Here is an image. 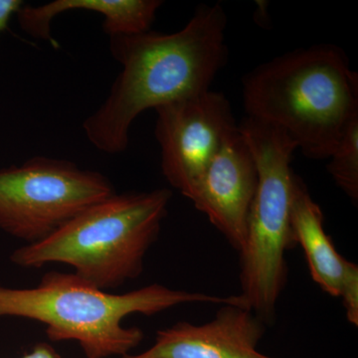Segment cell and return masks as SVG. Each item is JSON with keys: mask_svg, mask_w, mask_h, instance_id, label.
Returning a JSON list of instances; mask_svg holds the SVG:
<instances>
[{"mask_svg": "<svg viewBox=\"0 0 358 358\" xmlns=\"http://www.w3.org/2000/svg\"><path fill=\"white\" fill-rule=\"evenodd\" d=\"M227 18L220 4L201 6L176 33L152 31L110 37L122 66L105 103L83 129L90 143L109 155L128 148L134 120L150 109L209 91L227 61Z\"/></svg>", "mask_w": 358, "mask_h": 358, "instance_id": "cell-1", "label": "cell"}, {"mask_svg": "<svg viewBox=\"0 0 358 358\" xmlns=\"http://www.w3.org/2000/svg\"><path fill=\"white\" fill-rule=\"evenodd\" d=\"M243 102L247 117L286 131L306 157L327 159L358 119V76L338 47L317 45L250 72Z\"/></svg>", "mask_w": 358, "mask_h": 358, "instance_id": "cell-2", "label": "cell"}, {"mask_svg": "<svg viewBox=\"0 0 358 358\" xmlns=\"http://www.w3.org/2000/svg\"><path fill=\"white\" fill-rule=\"evenodd\" d=\"M185 303H235L237 294L214 296L152 284L124 294L103 291L68 273H46L32 289L0 287V317L41 322L52 341H76L87 358L124 357L140 345L143 333L124 327L133 313L152 317Z\"/></svg>", "mask_w": 358, "mask_h": 358, "instance_id": "cell-3", "label": "cell"}, {"mask_svg": "<svg viewBox=\"0 0 358 358\" xmlns=\"http://www.w3.org/2000/svg\"><path fill=\"white\" fill-rule=\"evenodd\" d=\"M171 197L166 188L115 192L44 241L14 250L10 261L23 268L66 264L96 288H120L143 274L145 255L159 238Z\"/></svg>", "mask_w": 358, "mask_h": 358, "instance_id": "cell-4", "label": "cell"}, {"mask_svg": "<svg viewBox=\"0 0 358 358\" xmlns=\"http://www.w3.org/2000/svg\"><path fill=\"white\" fill-rule=\"evenodd\" d=\"M255 159L258 185L240 252L238 294L266 326L273 324L288 281L286 254L294 248L291 208L296 176L291 167L296 143L286 131L253 117L238 124Z\"/></svg>", "mask_w": 358, "mask_h": 358, "instance_id": "cell-5", "label": "cell"}, {"mask_svg": "<svg viewBox=\"0 0 358 358\" xmlns=\"http://www.w3.org/2000/svg\"><path fill=\"white\" fill-rule=\"evenodd\" d=\"M115 193L99 171L34 157L0 171V230L26 245L39 243Z\"/></svg>", "mask_w": 358, "mask_h": 358, "instance_id": "cell-6", "label": "cell"}, {"mask_svg": "<svg viewBox=\"0 0 358 358\" xmlns=\"http://www.w3.org/2000/svg\"><path fill=\"white\" fill-rule=\"evenodd\" d=\"M167 182L185 196L238 129L229 101L211 90L155 109Z\"/></svg>", "mask_w": 358, "mask_h": 358, "instance_id": "cell-7", "label": "cell"}, {"mask_svg": "<svg viewBox=\"0 0 358 358\" xmlns=\"http://www.w3.org/2000/svg\"><path fill=\"white\" fill-rule=\"evenodd\" d=\"M257 185L255 159L237 129L185 196L240 253Z\"/></svg>", "mask_w": 358, "mask_h": 358, "instance_id": "cell-8", "label": "cell"}, {"mask_svg": "<svg viewBox=\"0 0 358 358\" xmlns=\"http://www.w3.org/2000/svg\"><path fill=\"white\" fill-rule=\"evenodd\" d=\"M266 324L249 308L224 303L203 324L178 322L162 329L138 358H274L259 352Z\"/></svg>", "mask_w": 358, "mask_h": 358, "instance_id": "cell-9", "label": "cell"}, {"mask_svg": "<svg viewBox=\"0 0 358 358\" xmlns=\"http://www.w3.org/2000/svg\"><path fill=\"white\" fill-rule=\"evenodd\" d=\"M294 243L300 245L313 281L324 293L339 298L346 319L358 326V266L338 253L324 226V214L307 186L296 176L291 208Z\"/></svg>", "mask_w": 358, "mask_h": 358, "instance_id": "cell-10", "label": "cell"}, {"mask_svg": "<svg viewBox=\"0 0 358 358\" xmlns=\"http://www.w3.org/2000/svg\"><path fill=\"white\" fill-rule=\"evenodd\" d=\"M162 6L159 0H55L39 6L24 4L16 16L29 36L54 42L51 22L59 14L72 10L100 13L103 31L112 37L150 31Z\"/></svg>", "mask_w": 358, "mask_h": 358, "instance_id": "cell-11", "label": "cell"}, {"mask_svg": "<svg viewBox=\"0 0 358 358\" xmlns=\"http://www.w3.org/2000/svg\"><path fill=\"white\" fill-rule=\"evenodd\" d=\"M327 169L336 185L350 197L358 201V119L348 127L338 148L331 155Z\"/></svg>", "mask_w": 358, "mask_h": 358, "instance_id": "cell-12", "label": "cell"}, {"mask_svg": "<svg viewBox=\"0 0 358 358\" xmlns=\"http://www.w3.org/2000/svg\"><path fill=\"white\" fill-rule=\"evenodd\" d=\"M23 6L22 0H0V34L7 29L9 21Z\"/></svg>", "mask_w": 358, "mask_h": 358, "instance_id": "cell-13", "label": "cell"}, {"mask_svg": "<svg viewBox=\"0 0 358 358\" xmlns=\"http://www.w3.org/2000/svg\"><path fill=\"white\" fill-rule=\"evenodd\" d=\"M22 358H59V355L47 343H39L35 346L31 352L27 353ZM122 358H136V355H127Z\"/></svg>", "mask_w": 358, "mask_h": 358, "instance_id": "cell-14", "label": "cell"}]
</instances>
